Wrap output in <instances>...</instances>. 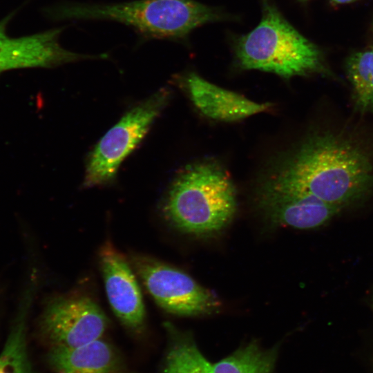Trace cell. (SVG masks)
<instances>
[{
	"label": "cell",
	"mask_w": 373,
	"mask_h": 373,
	"mask_svg": "<svg viewBox=\"0 0 373 373\" xmlns=\"http://www.w3.org/2000/svg\"><path fill=\"white\" fill-rule=\"evenodd\" d=\"M263 184L301 191L343 209L370 191L373 165L355 144L324 133L306 140Z\"/></svg>",
	"instance_id": "obj_1"
},
{
	"label": "cell",
	"mask_w": 373,
	"mask_h": 373,
	"mask_svg": "<svg viewBox=\"0 0 373 373\" xmlns=\"http://www.w3.org/2000/svg\"><path fill=\"white\" fill-rule=\"evenodd\" d=\"M237 209L236 192L227 173L212 161L187 166L164 202L165 218L184 233L208 238L222 232Z\"/></svg>",
	"instance_id": "obj_2"
},
{
	"label": "cell",
	"mask_w": 373,
	"mask_h": 373,
	"mask_svg": "<svg viewBox=\"0 0 373 373\" xmlns=\"http://www.w3.org/2000/svg\"><path fill=\"white\" fill-rule=\"evenodd\" d=\"M57 20H108L147 38L182 39L195 28L228 18L218 8L195 0H135L114 3L65 2L50 10Z\"/></svg>",
	"instance_id": "obj_3"
},
{
	"label": "cell",
	"mask_w": 373,
	"mask_h": 373,
	"mask_svg": "<svg viewBox=\"0 0 373 373\" xmlns=\"http://www.w3.org/2000/svg\"><path fill=\"white\" fill-rule=\"evenodd\" d=\"M262 1V17L251 32L237 38L238 66L272 73L285 78L323 70L318 47L300 34L269 0Z\"/></svg>",
	"instance_id": "obj_4"
},
{
	"label": "cell",
	"mask_w": 373,
	"mask_h": 373,
	"mask_svg": "<svg viewBox=\"0 0 373 373\" xmlns=\"http://www.w3.org/2000/svg\"><path fill=\"white\" fill-rule=\"evenodd\" d=\"M169 97L166 89H160L126 113L103 136L88 159L84 186L113 180L122 162L144 137Z\"/></svg>",
	"instance_id": "obj_5"
},
{
	"label": "cell",
	"mask_w": 373,
	"mask_h": 373,
	"mask_svg": "<svg viewBox=\"0 0 373 373\" xmlns=\"http://www.w3.org/2000/svg\"><path fill=\"white\" fill-rule=\"evenodd\" d=\"M131 263L147 291L165 311L197 316L220 309L218 297L184 271L144 255H132Z\"/></svg>",
	"instance_id": "obj_6"
},
{
	"label": "cell",
	"mask_w": 373,
	"mask_h": 373,
	"mask_svg": "<svg viewBox=\"0 0 373 373\" xmlns=\"http://www.w3.org/2000/svg\"><path fill=\"white\" fill-rule=\"evenodd\" d=\"M106 326L101 308L84 296L55 298L41 319L42 332L52 347H76L101 338Z\"/></svg>",
	"instance_id": "obj_7"
},
{
	"label": "cell",
	"mask_w": 373,
	"mask_h": 373,
	"mask_svg": "<svg viewBox=\"0 0 373 373\" xmlns=\"http://www.w3.org/2000/svg\"><path fill=\"white\" fill-rule=\"evenodd\" d=\"M63 28L23 37L9 35L0 22V74L17 69L48 68L86 59H106L107 54L85 55L64 48Z\"/></svg>",
	"instance_id": "obj_8"
},
{
	"label": "cell",
	"mask_w": 373,
	"mask_h": 373,
	"mask_svg": "<svg viewBox=\"0 0 373 373\" xmlns=\"http://www.w3.org/2000/svg\"><path fill=\"white\" fill-rule=\"evenodd\" d=\"M258 200L271 223L298 229L324 225L342 209L301 191L265 184L260 187Z\"/></svg>",
	"instance_id": "obj_9"
},
{
	"label": "cell",
	"mask_w": 373,
	"mask_h": 373,
	"mask_svg": "<svg viewBox=\"0 0 373 373\" xmlns=\"http://www.w3.org/2000/svg\"><path fill=\"white\" fill-rule=\"evenodd\" d=\"M99 261L107 297L115 314L126 327L140 329L145 321V309L128 261L108 242L99 251Z\"/></svg>",
	"instance_id": "obj_10"
},
{
	"label": "cell",
	"mask_w": 373,
	"mask_h": 373,
	"mask_svg": "<svg viewBox=\"0 0 373 373\" xmlns=\"http://www.w3.org/2000/svg\"><path fill=\"white\" fill-rule=\"evenodd\" d=\"M191 99L201 113L213 119L231 122L266 111L269 103H258L236 93L218 86L198 75L186 77Z\"/></svg>",
	"instance_id": "obj_11"
},
{
	"label": "cell",
	"mask_w": 373,
	"mask_h": 373,
	"mask_svg": "<svg viewBox=\"0 0 373 373\" xmlns=\"http://www.w3.org/2000/svg\"><path fill=\"white\" fill-rule=\"evenodd\" d=\"M49 362L56 373H132L102 338L76 347H53Z\"/></svg>",
	"instance_id": "obj_12"
},
{
	"label": "cell",
	"mask_w": 373,
	"mask_h": 373,
	"mask_svg": "<svg viewBox=\"0 0 373 373\" xmlns=\"http://www.w3.org/2000/svg\"><path fill=\"white\" fill-rule=\"evenodd\" d=\"M164 327L169 343L163 373H212V363L202 353L190 332L170 323H166Z\"/></svg>",
	"instance_id": "obj_13"
},
{
	"label": "cell",
	"mask_w": 373,
	"mask_h": 373,
	"mask_svg": "<svg viewBox=\"0 0 373 373\" xmlns=\"http://www.w3.org/2000/svg\"><path fill=\"white\" fill-rule=\"evenodd\" d=\"M278 347L251 342L211 364L212 373H275Z\"/></svg>",
	"instance_id": "obj_14"
},
{
	"label": "cell",
	"mask_w": 373,
	"mask_h": 373,
	"mask_svg": "<svg viewBox=\"0 0 373 373\" xmlns=\"http://www.w3.org/2000/svg\"><path fill=\"white\" fill-rule=\"evenodd\" d=\"M346 69L352 84L356 109L362 113L373 111V48L352 55Z\"/></svg>",
	"instance_id": "obj_15"
},
{
	"label": "cell",
	"mask_w": 373,
	"mask_h": 373,
	"mask_svg": "<svg viewBox=\"0 0 373 373\" xmlns=\"http://www.w3.org/2000/svg\"><path fill=\"white\" fill-rule=\"evenodd\" d=\"M0 373H31L23 321L16 324L0 353Z\"/></svg>",
	"instance_id": "obj_16"
},
{
	"label": "cell",
	"mask_w": 373,
	"mask_h": 373,
	"mask_svg": "<svg viewBox=\"0 0 373 373\" xmlns=\"http://www.w3.org/2000/svg\"><path fill=\"white\" fill-rule=\"evenodd\" d=\"M330 1L334 4L341 5V4H347V3H352L357 0H330Z\"/></svg>",
	"instance_id": "obj_17"
},
{
	"label": "cell",
	"mask_w": 373,
	"mask_h": 373,
	"mask_svg": "<svg viewBox=\"0 0 373 373\" xmlns=\"http://www.w3.org/2000/svg\"><path fill=\"white\" fill-rule=\"evenodd\" d=\"M300 1H308V0H299Z\"/></svg>",
	"instance_id": "obj_18"
}]
</instances>
